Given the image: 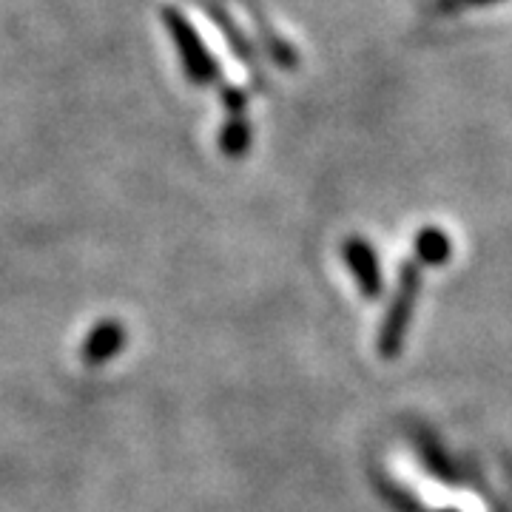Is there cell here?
Listing matches in <instances>:
<instances>
[{"mask_svg":"<svg viewBox=\"0 0 512 512\" xmlns=\"http://www.w3.org/2000/svg\"><path fill=\"white\" fill-rule=\"evenodd\" d=\"M160 15H163L165 29H168V35L174 40V46H177V55L183 60L185 77H188L194 86H211V83H217L222 77L220 63H217L214 55L205 49L200 32L194 29L191 20L185 18L183 9H177V6H163Z\"/></svg>","mask_w":512,"mask_h":512,"instance_id":"obj_1","label":"cell"},{"mask_svg":"<svg viewBox=\"0 0 512 512\" xmlns=\"http://www.w3.org/2000/svg\"><path fill=\"white\" fill-rule=\"evenodd\" d=\"M421 285V262L419 259H410L402 265V276H399V288L396 296L387 308L384 316L382 333H379V353L382 356H396L402 350L404 330L410 325V316H413V305H416V296H419Z\"/></svg>","mask_w":512,"mask_h":512,"instance_id":"obj_2","label":"cell"},{"mask_svg":"<svg viewBox=\"0 0 512 512\" xmlns=\"http://www.w3.org/2000/svg\"><path fill=\"white\" fill-rule=\"evenodd\" d=\"M202 12L211 18V23L217 26V32L225 37V43L231 46V52L237 55V60L248 69V74H254V80L262 86V74H259V55H256V46L248 40V35L237 26V20L231 18V12L222 6L220 0H194Z\"/></svg>","mask_w":512,"mask_h":512,"instance_id":"obj_3","label":"cell"},{"mask_svg":"<svg viewBox=\"0 0 512 512\" xmlns=\"http://www.w3.org/2000/svg\"><path fill=\"white\" fill-rule=\"evenodd\" d=\"M342 254H345V262H348L350 274L356 279L362 296L376 299L382 293V271H379V256L373 251V245L362 237H350L342 245Z\"/></svg>","mask_w":512,"mask_h":512,"instance_id":"obj_4","label":"cell"},{"mask_svg":"<svg viewBox=\"0 0 512 512\" xmlns=\"http://www.w3.org/2000/svg\"><path fill=\"white\" fill-rule=\"evenodd\" d=\"M123 348H126V328L114 319H106L97 328L89 330V336L80 348V356L89 367H97L114 359Z\"/></svg>","mask_w":512,"mask_h":512,"instance_id":"obj_5","label":"cell"},{"mask_svg":"<svg viewBox=\"0 0 512 512\" xmlns=\"http://www.w3.org/2000/svg\"><path fill=\"white\" fill-rule=\"evenodd\" d=\"M245 3H248V12H251V18H254V29H256V37H259V46H262L268 55L274 57L276 63H279L285 72H293V69L299 66V55H296V49H293L285 37L276 35V29L271 26V20L265 18V12L256 6L254 0H245Z\"/></svg>","mask_w":512,"mask_h":512,"instance_id":"obj_6","label":"cell"},{"mask_svg":"<svg viewBox=\"0 0 512 512\" xmlns=\"http://www.w3.org/2000/svg\"><path fill=\"white\" fill-rule=\"evenodd\" d=\"M220 151L231 160H239L248 154V148L254 143V126L245 120V114H228V120L220 128Z\"/></svg>","mask_w":512,"mask_h":512,"instance_id":"obj_7","label":"cell"},{"mask_svg":"<svg viewBox=\"0 0 512 512\" xmlns=\"http://www.w3.org/2000/svg\"><path fill=\"white\" fill-rule=\"evenodd\" d=\"M450 256H453V242L441 228H436V225L421 228L419 237H416V259L421 265L436 268V265H444Z\"/></svg>","mask_w":512,"mask_h":512,"instance_id":"obj_8","label":"cell"},{"mask_svg":"<svg viewBox=\"0 0 512 512\" xmlns=\"http://www.w3.org/2000/svg\"><path fill=\"white\" fill-rule=\"evenodd\" d=\"M501 0H424L421 9L427 15H436V18H447V15H458L464 9H476V6H493Z\"/></svg>","mask_w":512,"mask_h":512,"instance_id":"obj_9","label":"cell"},{"mask_svg":"<svg viewBox=\"0 0 512 512\" xmlns=\"http://www.w3.org/2000/svg\"><path fill=\"white\" fill-rule=\"evenodd\" d=\"M220 100L228 114H245V109H248V100H251V97H248V92H242L239 86H222Z\"/></svg>","mask_w":512,"mask_h":512,"instance_id":"obj_10","label":"cell"}]
</instances>
